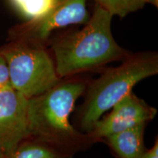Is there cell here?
Masks as SVG:
<instances>
[{
    "instance_id": "6da1fadb",
    "label": "cell",
    "mask_w": 158,
    "mask_h": 158,
    "mask_svg": "<svg viewBox=\"0 0 158 158\" xmlns=\"http://www.w3.org/2000/svg\"><path fill=\"white\" fill-rule=\"evenodd\" d=\"M86 85L79 79H62L44 93L28 99L30 136L71 155L91 147L94 143L92 138L70 122L76 100L84 94Z\"/></svg>"
},
{
    "instance_id": "7a4b0ae2",
    "label": "cell",
    "mask_w": 158,
    "mask_h": 158,
    "mask_svg": "<svg viewBox=\"0 0 158 158\" xmlns=\"http://www.w3.org/2000/svg\"><path fill=\"white\" fill-rule=\"evenodd\" d=\"M112 18L108 12L98 5L84 28L63 35L53 43L54 64L59 78L122 61L130 54L114 38Z\"/></svg>"
},
{
    "instance_id": "3957f363",
    "label": "cell",
    "mask_w": 158,
    "mask_h": 158,
    "mask_svg": "<svg viewBox=\"0 0 158 158\" xmlns=\"http://www.w3.org/2000/svg\"><path fill=\"white\" fill-rule=\"evenodd\" d=\"M158 73L155 51L130 54L115 68H108L100 77L86 85L83 103L77 112L79 131L89 133L102 114L130 92L143 79Z\"/></svg>"
},
{
    "instance_id": "277c9868",
    "label": "cell",
    "mask_w": 158,
    "mask_h": 158,
    "mask_svg": "<svg viewBox=\"0 0 158 158\" xmlns=\"http://www.w3.org/2000/svg\"><path fill=\"white\" fill-rule=\"evenodd\" d=\"M0 51L7 61L12 87L27 99L44 93L62 81L44 46L17 41Z\"/></svg>"
},
{
    "instance_id": "5b68a950",
    "label": "cell",
    "mask_w": 158,
    "mask_h": 158,
    "mask_svg": "<svg viewBox=\"0 0 158 158\" xmlns=\"http://www.w3.org/2000/svg\"><path fill=\"white\" fill-rule=\"evenodd\" d=\"M88 0H53L51 7L44 15L29 20L15 29V37L30 45L44 46L56 29L70 25L81 24L88 21L86 8Z\"/></svg>"
},
{
    "instance_id": "8992f818",
    "label": "cell",
    "mask_w": 158,
    "mask_h": 158,
    "mask_svg": "<svg viewBox=\"0 0 158 158\" xmlns=\"http://www.w3.org/2000/svg\"><path fill=\"white\" fill-rule=\"evenodd\" d=\"M111 109L110 114L96 122L92 131L88 133L94 143L141 124H147L155 117L157 112L155 108L138 98L133 91Z\"/></svg>"
},
{
    "instance_id": "52a82bcc",
    "label": "cell",
    "mask_w": 158,
    "mask_h": 158,
    "mask_svg": "<svg viewBox=\"0 0 158 158\" xmlns=\"http://www.w3.org/2000/svg\"><path fill=\"white\" fill-rule=\"evenodd\" d=\"M27 100L13 88L0 90V149L6 157L30 137Z\"/></svg>"
},
{
    "instance_id": "ba28073f",
    "label": "cell",
    "mask_w": 158,
    "mask_h": 158,
    "mask_svg": "<svg viewBox=\"0 0 158 158\" xmlns=\"http://www.w3.org/2000/svg\"><path fill=\"white\" fill-rule=\"evenodd\" d=\"M146 124H141L103 140L117 158H142L147 150L144 145Z\"/></svg>"
},
{
    "instance_id": "9c48e42d",
    "label": "cell",
    "mask_w": 158,
    "mask_h": 158,
    "mask_svg": "<svg viewBox=\"0 0 158 158\" xmlns=\"http://www.w3.org/2000/svg\"><path fill=\"white\" fill-rule=\"evenodd\" d=\"M7 158H73V155L34 138L32 141L21 142Z\"/></svg>"
},
{
    "instance_id": "30bf717a",
    "label": "cell",
    "mask_w": 158,
    "mask_h": 158,
    "mask_svg": "<svg viewBox=\"0 0 158 158\" xmlns=\"http://www.w3.org/2000/svg\"><path fill=\"white\" fill-rule=\"evenodd\" d=\"M112 16L124 18L130 13L143 8L146 0H94Z\"/></svg>"
},
{
    "instance_id": "8fae6325",
    "label": "cell",
    "mask_w": 158,
    "mask_h": 158,
    "mask_svg": "<svg viewBox=\"0 0 158 158\" xmlns=\"http://www.w3.org/2000/svg\"><path fill=\"white\" fill-rule=\"evenodd\" d=\"M15 9L27 21L42 16L48 10L53 0H10Z\"/></svg>"
},
{
    "instance_id": "7c38bea8",
    "label": "cell",
    "mask_w": 158,
    "mask_h": 158,
    "mask_svg": "<svg viewBox=\"0 0 158 158\" xmlns=\"http://www.w3.org/2000/svg\"><path fill=\"white\" fill-rule=\"evenodd\" d=\"M13 88L10 84L7 61L0 51V90Z\"/></svg>"
},
{
    "instance_id": "4fadbf2b",
    "label": "cell",
    "mask_w": 158,
    "mask_h": 158,
    "mask_svg": "<svg viewBox=\"0 0 158 158\" xmlns=\"http://www.w3.org/2000/svg\"><path fill=\"white\" fill-rule=\"evenodd\" d=\"M142 158H158V143L156 141L155 145L149 150H147Z\"/></svg>"
},
{
    "instance_id": "5bb4252c",
    "label": "cell",
    "mask_w": 158,
    "mask_h": 158,
    "mask_svg": "<svg viewBox=\"0 0 158 158\" xmlns=\"http://www.w3.org/2000/svg\"><path fill=\"white\" fill-rule=\"evenodd\" d=\"M146 3L151 4L156 7H158V0H146Z\"/></svg>"
},
{
    "instance_id": "9a60e30c",
    "label": "cell",
    "mask_w": 158,
    "mask_h": 158,
    "mask_svg": "<svg viewBox=\"0 0 158 158\" xmlns=\"http://www.w3.org/2000/svg\"><path fill=\"white\" fill-rule=\"evenodd\" d=\"M0 158H7L6 156L2 153H0Z\"/></svg>"
},
{
    "instance_id": "2e32d148",
    "label": "cell",
    "mask_w": 158,
    "mask_h": 158,
    "mask_svg": "<svg viewBox=\"0 0 158 158\" xmlns=\"http://www.w3.org/2000/svg\"><path fill=\"white\" fill-rule=\"evenodd\" d=\"M0 153H2V152H1V149H0Z\"/></svg>"
}]
</instances>
